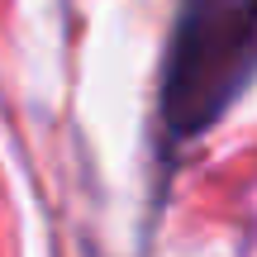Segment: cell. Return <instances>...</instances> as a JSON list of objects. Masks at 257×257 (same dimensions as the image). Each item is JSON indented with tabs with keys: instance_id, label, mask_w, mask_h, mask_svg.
Instances as JSON below:
<instances>
[{
	"instance_id": "1",
	"label": "cell",
	"mask_w": 257,
	"mask_h": 257,
	"mask_svg": "<svg viewBox=\"0 0 257 257\" xmlns=\"http://www.w3.org/2000/svg\"><path fill=\"white\" fill-rule=\"evenodd\" d=\"M257 72V0H181L162 53L157 119L167 143L205 134Z\"/></svg>"
}]
</instances>
